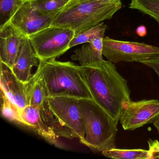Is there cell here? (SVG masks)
Returning <instances> with one entry per match:
<instances>
[{
	"instance_id": "26",
	"label": "cell",
	"mask_w": 159,
	"mask_h": 159,
	"mask_svg": "<svg viewBox=\"0 0 159 159\" xmlns=\"http://www.w3.org/2000/svg\"><path fill=\"white\" fill-rule=\"evenodd\" d=\"M25 2H29L30 1H32V0H23Z\"/></svg>"
},
{
	"instance_id": "8",
	"label": "cell",
	"mask_w": 159,
	"mask_h": 159,
	"mask_svg": "<svg viewBox=\"0 0 159 159\" xmlns=\"http://www.w3.org/2000/svg\"><path fill=\"white\" fill-rule=\"evenodd\" d=\"M47 101L56 116L81 142L84 138L85 133L79 98L67 96H57L49 97Z\"/></svg>"
},
{
	"instance_id": "15",
	"label": "cell",
	"mask_w": 159,
	"mask_h": 159,
	"mask_svg": "<svg viewBox=\"0 0 159 159\" xmlns=\"http://www.w3.org/2000/svg\"><path fill=\"white\" fill-rule=\"evenodd\" d=\"M26 85L28 105L40 106L47 100L49 97L48 89L44 77L39 67Z\"/></svg>"
},
{
	"instance_id": "17",
	"label": "cell",
	"mask_w": 159,
	"mask_h": 159,
	"mask_svg": "<svg viewBox=\"0 0 159 159\" xmlns=\"http://www.w3.org/2000/svg\"><path fill=\"white\" fill-rule=\"evenodd\" d=\"M106 157L115 159H150L149 151L142 149H119L113 148L102 152Z\"/></svg>"
},
{
	"instance_id": "21",
	"label": "cell",
	"mask_w": 159,
	"mask_h": 159,
	"mask_svg": "<svg viewBox=\"0 0 159 159\" xmlns=\"http://www.w3.org/2000/svg\"><path fill=\"white\" fill-rule=\"evenodd\" d=\"M1 97L2 114L3 117L11 121L23 124L20 111L2 91Z\"/></svg>"
},
{
	"instance_id": "1",
	"label": "cell",
	"mask_w": 159,
	"mask_h": 159,
	"mask_svg": "<svg viewBox=\"0 0 159 159\" xmlns=\"http://www.w3.org/2000/svg\"><path fill=\"white\" fill-rule=\"evenodd\" d=\"M80 72L92 99L119 122L122 104L131 100L127 81L119 73L114 63L104 60L93 66H80Z\"/></svg>"
},
{
	"instance_id": "25",
	"label": "cell",
	"mask_w": 159,
	"mask_h": 159,
	"mask_svg": "<svg viewBox=\"0 0 159 159\" xmlns=\"http://www.w3.org/2000/svg\"><path fill=\"white\" fill-rule=\"evenodd\" d=\"M153 125L154 127L156 128L157 131H158V133L159 134V115L158 116L156 120H155L153 123Z\"/></svg>"
},
{
	"instance_id": "13",
	"label": "cell",
	"mask_w": 159,
	"mask_h": 159,
	"mask_svg": "<svg viewBox=\"0 0 159 159\" xmlns=\"http://www.w3.org/2000/svg\"><path fill=\"white\" fill-rule=\"evenodd\" d=\"M40 60L37 57L33 47L27 36L12 67V71L24 83L29 81L33 75L32 68L38 67Z\"/></svg>"
},
{
	"instance_id": "18",
	"label": "cell",
	"mask_w": 159,
	"mask_h": 159,
	"mask_svg": "<svg viewBox=\"0 0 159 159\" xmlns=\"http://www.w3.org/2000/svg\"><path fill=\"white\" fill-rule=\"evenodd\" d=\"M129 8L149 16L159 24V0H131Z\"/></svg>"
},
{
	"instance_id": "6",
	"label": "cell",
	"mask_w": 159,
	"mask_h": 159,
	"mask_svg": "<svg viewBox=\"0 0 159 159\" xmlns=\"http://www.w3.org/2000/svg\"><path fill=\"white\" fill-rule=\"evenodd\" d=\"M75 35L72 30L51 25L27 37L37 57L47 60L56 59L69 50Z\"/></svg>"
},
{
	"instance_id": "12",
	"label": "cell",
	"mask_w": 159,
	"mask_h": 159,
	"mask_svg": "<svg viewBox=\"0 0 159 159\" xmlns=\"http://www.w3.org/2000/svg\"><path fill=\"white\" fill-rule=\"evenodd\" d=\"M26 37L10 22L0 26L1 62L11 68Z\"/></svg>"
},
{
	"instance_id": "22",
	"label": "cell",
	"mask_w": 159,
	"mask_h": 159,
	"mask_svg": "<svg viewBox=\"0 0 159 159\" xmlns=\"http://www.w3.org/2000/svg\"><path fill=\"white\" fill-rule=\"evenodd\" d=\"M150 159H159V141L157 139L148 141Z\"/></svg>"
},
{
	"instance_id": "20",
	"label": "cell",
	"mask_w": 159,
	"mask_h": 159,
	"mask_svg": "<svg viewBox=\"0 0 159 159\" xmlns=\"http://www.w3.org/2000/svg\"><path fill=\"white\" fill-rule=\"evenodd\" d=\"M69 0H32L29 2L35 10L45 13L60 11Z\"/></svg>"
},
{
	"instance_id": "24",
	"label": "cell",
	"mask_w": 159,
	"mask_h": 159,
	"mask_svg": "<svg viewBox=\"0 0 159 159\" xmlns=\"http://www.w3.org/2000/svg\"><path fill=\"white\" fill-rule=\"evenodd\" d=\"M137 34L140 37H144L147 34V29L145 26L141 25L139 26L136 30Z\"/></svg>"
},
{
	"instance_id": "19",
	"label": "cell",
	"mask_w": 159,
	"mask_h": 159,
	"mask_svg": "<svg viewBox=\"0 0 159 159\" xmlns=\"http://www.w3.org/2000/svg\"><path fill=\"white\" fill-rule=\"evenodd\" d=\"M24 2L23 0H0V26L10 22Z\"/></svg>"
},
{
	"instance_id": "10",
	"label": "cell",
	"mask_w": 159,
	"mask_h": 159,
	"mask_svg": "<svg viewBox=\"0 0 159 159\" xmlns=\"http://www.w3.org/2000/svg\"><path fill=\"white\" fill-rule=\"evenodd\" d=\"M59 12H41L34 9L29 2H26L10 22L26 36H29L50 26Z\"/></svg>"
},
{
	"instance_id": "14",
	"label": "cell",
	"mask_w": 159,
	"mask_h": 159,
	"mask_svg": "<svg viewBox=\"0 0 159 159\" xmlns=\"http://www.w3.org/2000/svg\"><path fill=\"white\" fill-rule=\"evenodd\" d=\"M103 39H96L76 49L71 56V59L78 61L82 66H93L100 64L104 60L102 53Z\"/></svg>"
},
{
	"instance_id": "3",
	"label": "cell",
	"mask_w": 159,
	"mask_h": 159,
	"mask_svg": "<svg viewBox=\"0 0 159 159\" xmlns=\"http://www.w3.org/2000/svg\"><path fill=\"white\" fill-rule=\"evenodd\" d=\"M79 103L85 133L81 143L97 152L116 148L118 122L93 99H79Z\"/></svg>"
},
{
	"instance_id": "7",
	"label": "cell",
	"mask_w": 159,
	"mask_h": 159,
	"mask_svg": "<svg viewBox=\"0 0 159 159\" xmlns=\"http://www.w3.org/2000/svg\"><path fill=\"white\" fill-rule=\"evenodd\" d=\"M102 53L108 60L115 64L120 62L140 63L159 56V47L106 37L103 39Z\"/></svg>"
},
{
	"instance_id": "23",
	"label": "cell",
	"mask_w": 159,
	"mask_h": 159,
	"mask_svg": "<svg viewBox=\"0 0 159 159\" xmlns=\"http://www.w3.org/2000/svg\"><path fill=\"white\" fill-rule=\"evenodd\" d=\"M141 64L151 68L155 71L159 78V56L140 62Z\"/></svg>"
},
{
	"instance_id": "4",
	"label": "cell",
	"mask_w": 159,
	"mask_h": 159,
	"mask_svg": "<svg viewBox=\"0 0 159 159\" xmlns=\"http://www.w3.org/2000/svg\"><path fill=\"white\" fill-rule=\"evenodd\" d=\"M38 67L45 80L48 97L67 96L79 99H92L81 76L80 66L52 59L40 60Z\"/></svg>"
},
{
	"instance_id": "5",
	"label": "cell",
	"mask_w": 159,
	"mask_h": 159,
	"mask_svg": "<svg viewBox=\"0 0 159 159\" xmlns=\"http://www.w3.org/2000/svg\"><path fill=\"white\" fill-rule=\"evenodd\" d=\"M23 125L32 128L38 134L52 144L60 138L73 139L76 135L56 116L47 100L39 106H26L21 111Z\"/></svg>"
},
{
	"instance_id": "9",
	"label": "cell",
	"mask_w": 159,
	"mask_h": 159,
	"mask_svg": "<svg viewBox=\"0 0 159 159\" xmlns=\"http://www.w3.org/2000/svg\"><path fill=\"white\" fill-rule=\"evenodd\" d=\"M159 115V101L143 99L124 102L119 121L125 130H134L153 124Z\"/></svg>"
},
{
	"instance_id": "2",
	"label": "cell",
	"mask_w": 159,
	"mask_h": 159,
	"mask_svg": "<svg viewBox=\"0 0 159 159\" xmlns=\"http://www.w3.org/2000/svg\"><path fill=\"white\" fill-rule=\"evenodd\" d=\"M122 7L121 0H69L51 25L70 29L77 35L111 19Z\"/></svg>"
},
{
	"instance_id": "11",
	"label": "cell",
	"mask_w": 159,
	"mask_h": 159,
	"mask_svg": "<svg viewBox=\"0 0 159 159\" xmlns=\"http://www.w3.org/2000/svg\"><path fill=\"white\" fill-rule=\"evenodd\" d=\"M1 89L8 99L20 111L28 106L26 84L19 80L11 69L1 62Z\"/></svg>"
},
{
	"instance_id": "16",
	"label": "cell",
	"mask_w": 159,
	"mask_h": 159,
	"mask_svg": "<svg viewBox=\"0 0 159 159\" xmlns=\"http://www.w3.org/2000/svg\"><path fill=\"white\" fill-rule=\"evenodd\" d=\"M107 25L100 23L75 35L70 43V48L82 43L93 41L98 38H104Z\"/></svg>"
}]
</instances>
